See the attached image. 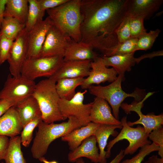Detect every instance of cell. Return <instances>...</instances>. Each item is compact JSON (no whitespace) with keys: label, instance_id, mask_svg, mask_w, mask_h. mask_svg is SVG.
Listing matches in <instances>:
<instances>
[{"label":"cell","instance_id":"cell-1","mask_svg":"<svg viewBox=\"0 0 163 163\" xmlns=\"http://www.w3.org/2000/svg\"><path fill=\"white\" fill-rule=\"evenodd\" d=\"M128 0H81L80 42L103 52L119 42L115 31L127 13Z\"/></svg>","mask_w":163,"mask_h":163},{"label":"cell","instance_id":"cell-2","mask_svg":"<svg viewBox=\"0 0 163 163\" xmlns=\"http://www.w3.org/2000/svg\"><path fill=\"white\" fill-rule=\"evenodd\" d=\"M81 0H69L56 8L46 11L53 24L74 41H81Z\"/></svg>","mask_w":163,"mask_h":163},{"label":"cell","instance_id":"cell-3","mask_svg":"<svg viewBox=\"0 0 163 163\" xmlns=\"http://www.w3.org/2000/svg\"><path fill=\"white\" fill-rule=\"evenodd\" d=\"M68 118L67 121L59 123H47L43 120L39 123L38 131L31 149L34 158L38 159L43 156L47 153L49 145L56 139L83 126L75 117L71 116Z\"/></svg>","mask_w":163,"mask_h":163},{"label":"cell","instance_id":"cell-4","mask_svg":"<svg viewBox=\"0 0 163 163\" xmlns=\"http://www.w3.org/2000/svg\"><path fill=\"white\" fill-rule=\"evenodd\" d=\"M56 83L49 78L40 81L36 84L32 95L39 105L43 121L47 123L66 119L59 108L60 98L56 89Z\"/></svg>","mask_w":163,"mask_h":163},{"label":"cell","instance_id":"cell-5","mask_svg":"<svg viewBox=\"0 0 163 163\" xmlns=\"http://www.w3.org/2000/svg\"><path fill=\"white\" fill-rule=\"evenodd\" d=\"M124 75H119L117 79L111 84L106 86H90V93L96 97L102 98L109 103L113 110V115L117 119H119V109L124 100L127 97H133L138 102L144 98V91L137 89L131 93L125 92L122 89L121 83L125 79Z\"/></svg>","mask_w":163,"mask_h":163},{"label":"cell","instance_id":"cell-6","mask_svg":"<svg viewBox=\"0 0 163 163\" xmlns=\"http://www.w3.org/2000/svg\"><path fill=\"white\" fill-rule=\"evenodd\" d=\"M122 129L117 136L110 141L107 144L106 158L111 155V150L113 145L119 141L126 139L129 142V145L124 150V154L132 155L139 148L151 143L148 139V135L143 127L138 125L136 127H132L127 123V117H122L120 121Z\"/></svg>","mask_w":163,"mask_h":163},{"label":"cell","instance_id":"cell-7","mask_svg":"<svg viewBox=\"0 0 163 163\" xmlns=\"http://www.w3.org/2000/svg\"><path fill=\"white\" fill-rule=\"evenodd\" d=\"M63 62L59 56L27 58L22 67L21 75L33 81L42 77L52 76Z\"/></svg>","mask_w":163,"mask_h":163},{"label":"cell","instance_id":"cell-8","mask_svg":"<svg viewBox=\"0 0 163 163\" xmlns=\"http://www.w3.org/2000/svg\"><path fill=\"white\" fill-rule=\"evenodd\" d=\"M87 92L86 89L83 92L78 91L70 100L60 99L59 107L64 117L66 119L69 116H74L83 126L90 122V114L92 102L87 104L83 103L85 94Z\"/></svg>","mask_w":163,"mask_h":163},{"label":"cell","instance_id":"cell-9","mask_svg":"<svg viewBox=\"0 0 163 163\" xmlns=\"http://www.w3.org/2000/svg\"><path fill=\"white\" fill-rule=\"evenodd\" d=\"M36 83L21 74L8 75L3 87L0 91V99H10L18 101L32 95Z\"/></svg>","mask_w":163,"mask_h":163},{"label":"cell","instance_id":"cell-10","mask_svg":"<svg viewBox=\"0 0 163 163\" xmlns=\"http://www.w3.org/2000/svg\"><path fill=\"white\" fill-rule=\"evenodd\" d=\"M72 40L53 24L47 34L40 57H63Z\"/></svg>","mask_w":163,"mask_h":163},{"label":"cell","instance_id":"cell-11","mask_svg":"<svg viewBox=\"0 0 163 163\" xmlns=\"http://www.w3.org/2000/svg\"><path fill=\"white\" fill-rule=\"evenodd\" d=\"M28 32L25 28L14 40L7 59L10 74L15 77L21 74L23 65L27 59Z\"/></svg>","mask_w":163,"mask_h":163},{"label":"cell","instance_id":"cell-12","mask_svg":"<svg viewBox=\"0 0 163 163\" xmlns=\"http://www.w3.org/2000/svg\"><path fill=\"white\" fill-rule=\"evenodd\" d=\"M154 93L150 92L148 93L143 100L139 102H136L130 104L122 103L120 106L126 113H130L131 111H134L139 117V119L135 121L127 122V124L130 126L138 124H142L146 132L149 134L153 130L162 125L163 124V113L157 115L152 114L145 115L141 111L143 102Z\"/></svg>","mask_w":163,"mask_h":163},{"label":"cell","instance_id":"cell-13","mask_svg":"<svg viewBox=\"0 0 163 163\" xmlns=\"http://www.w3.org/2000/svg\"><path fill=\"white\" fill-rule=\"evenodd\" d=\"M53 25L51 20L48 16L28 32L27 59L40 57L47 34Z\"/></svg>","mask_w":163,"mask_h":163},{"label":"cell","instance_id":"cell-14","mask_svg":"<svg viewBox=\"0 0 163 163\" xmlns=\"http://www.w3.org/2000/svg\"><path fill=\"white\" fill-rule=\"evenodd\" d=\"M117 73L113 68H108L104 64L101 57H98L91 62L89 75L80 85L83 89H86L94 84L98 85L107 82H112L117 78Z\"/></svg>","mask_w":163,"mask_h":163},{"label":"cell","instance_id":"cell-15","mask_svg":"<svg viewBox=\"0 0 163 163\" xmlns=\"http://www.w3.org/2000/svg\"><path fill=\"white\" fill-rule=\"evenodd\" d=\"M91 61H63L55 73L50 77L56 82L62 78H75L88 77L91 70Z\"/></svg>","mask_w":163,"mask_h":163},{"label":"cell","instance_id":"cell-16","mask_svg":"<svg viewBox=\"0 0 163 163\" xmlns=\"http://www.w3.org/2000/svg\"><path fill=\"white\" fill-rule=\"evenodd\" d=\"M90 122L100 124L121 125L120 121L116 119L111 108L104 99L96 97L92 102L91 109Z\"/></svg>","mask_w":163,"mask_h":163},{"label":"cell","instance_id":"cell-17","mask_svg":"<svg viewBox=\"0 0 163 163\" xmlns=\"http://www.w3.org/2000/svg\"><path fill=\"white\" fill-rule=\"evenodd\" d=\"M97 143L94 135L88 137L77 148L69 152L68 155V161L69 162H75L78 159L85 157L92 162L99 163V153Z\"/></svg>","mask_w":163,"mask_h":163},{"label":"cell","instance_id":"cell-18","mask_svg":"<svg viewBox=\"0 0 163 163\" xmlns=\"http://www.w3.org/2000/svg\"><path fill=\"white\" fill-rule=\"evenodd\" d=\"M94 48L90 43L76 42L72 40L70 45L63 57V61H92L97 58L98 55L93 50Z\"/></svg>","mask_w":163,"mask_h":163},{"label":"cell","instance_id":"cell-19","mask_svg":"<svg viewBox=\"0 0 163 163\" xmlns=\"http://www.w3.org/2000/svg\"><path fill=\"white\" fill-rule=\"evenodd\" d=\"M23 129L21 122L14 106L0 117V135L10 137L16 136Z\"/></svg>","mask_w":163,"mask_h":163},{"label":"cell","instance_id":"cell-20","mask_svg":"<svg viewBox=\"0 0 163 163\" xmlns=\"http://www.w3.org/2000/svg\"><path fill=\"white\" fill-rule=\"evenodd\" d=\"M14 107L18 113L23 128L32 120L42 117L38 103L32 95L22 100Z\"/></svg>","mask_w":163,"mask_h":163},{"label":"cell","instance_id":"cell-21","mask_svg":"<svg viewBox=\"0 0 163 163\" xmlns=\"http://www.w3.org/2000/svg\"><path fill=\"white\" fill-rule=\"evenodd\" d=\"M100 124L91 122L85 126L76 129L62 137V141L68 143L69 149L73 151L88 137L94 135Z\"/></svg>","mask_w":163,"mask_h":163},{"label":"cell","instance_id":"cell-22","mask_svg":"<svg viewBox=\"0 0 163 163\" xmlns=\"http://www.w3.org/2000/svg\"><path fill=\"white\" fill-rule=\"evenodd\" d=\"M163 3V0H128L127 13L132 16L143 15L148 19Z\"/></svg>","mask_w":163,"mask_h":163},{"label":"cell","instance_id":"cell-23","mask_svg":"<svg viewBox=\"0 0 163 163\" xmlns=\"http://www.w3.org/2000/svg\"><path fill=\"white\" fill-rule=\"evenodd\" d=\"M135 53L109 57L104 56L101 58L106 67L112 66L118 75H124L125 72L130 71L132 67L137 63V58L134 57Z\"/></svg>","mask_w":163,"mask_h":163},{"label":"cell","instance_id":"cell-24","mask_svg":"<svg viewBox=\"0 0 163 163\" xmlns=\"http://www.w3.org/2000/svg\"><path fill=\"white\" fill-rule=\"evenodd\" d=\"M121 125H113L100 124L95 132L94 136L97 142L98 143L100 150L99 163H107L105 158L106 151L105 148L107 145V140L110 135L115 136L118 133L115 130L117 129H121Z\"/></svg>","mask_w":163,"mask_h":163},{"label":"cell","instance_id":"cell-25","mask_svg":"<svg viewBox=\"0 0 163 163\" xmlns=\"http://www.w3.org/2000/svg\"><path fill=\"white\" fill-rule=\"evenodd\" d=\"M28 10V0H7L4 17H11L25 24Z\"/></svg>","mask_w":163,"mask_h":163},{"label":"cell","instance_id":"cell-26","mask_svg":"<svg viewBox=\"0 0 163 163\" xmlns=\"http://www.w3.org/2000/svg\"><path fill=\"white\" fill-rule=\"evenodd\" d=\"M84 78H62L56 82V88L60 99L70 100L75 94L76 87L81 85Z\"/></svg>","mask_w":163,"mask_h":163},{"label":"cell","instance_id":"cell-27","mask_svg":"<svg viewBox=\"0 0 163 163\" xmlns=\"http://www.w3.org/2000/svg\"><path fill=\"white\" fill-rule=\"evenodd\" d=\"M25 27V24L11 17H4L0 28V36L14 40Z\"/></svg>","mask_w":163,"mask_h":163},{"label":"cell","instance_id":"cell-28","mask_svg":"<svg viewBox=\"0 0 163 163\" xmlns=\"http://www.w3.org/2000/svg\"><path fill=\"white\" fill-rule=\"evenodd\" d=\"M21 137H10L4 160L5 163H27L21 149Z\"/></svg>","mask_w":163,"mask_h":163},{"label":"cell","instance_id":"cell-29","mask_svg":"<svg viewBox=\"0 0 163 163\" xmlns=\"http://www.w3.org/2000/svg\"><path fill=\"white\" fill-rule=\"evenodd\" d=\"M28 10L25 28L28 32L37 23L42 21L45 11L40 8L38 0H28Z\"/></svg>","mask_w":163,"mask_h":163},{"label":"cell","instance_id":"cell-30","mask_svg":"<svg viewBox=\"0 0 163 163\" xmlns=\"http://www.w3.org/2000/svg\"><path fill=\"white\" fill-rule=\"evenodd\" d=\"M137 38H131L123 42H118L115 46L104 52V56L109 57L135 52Z\"/></svg>","mask_w":163,"mask_h":163},{"label":"cell","instance_id":"cell-31","mask_svg":"<svg viewBox=\"0 0 163 163\" xmlns=\"http://www.w3.org/2000/svg\"><path fill=\"white\" fill-rule=\"evenodd\" d=\"M161 32V30L157 28L155 30H150L148 33L146 32L138 37L136 51L150 49Z\"/></svg>","mask_w":163,"mask_h":163},{"label":"cell","instance_id":"cell-32","mask_svg":"<svg viewBox=\"0 0 163 163\" xmlns=\"http://www.w3.org/2000/svg\"><path fill=\"white\" fill-rule=\"evenodd\" d=\"M42 121V117H37L28 122L23 128L20 137L21 143L25 147L29 146L33 138L34 129Z\"/></svg>","mask_w":163,"mask_h":163},{"label":"cell","instance_id":"cell-33","mask_svg":"<svg viewBox=\"0 0 163 163\" xmlns=\"http://www.w3.org/2000/svg\"><path fill=\"white\" fill-rule=\"evenodd\" d=\"M145 18L143 15H131L130 28L131 38H138L146 32L143 23Z\"/></svg>","mask_w":163,"mask_h":163},{"label":"cell","instance_id":"cell-34","mask_svg":"<svg viewBox=\"0 0 163 163\" xmlns=\"http://www.w3.org/2000/svg\"><path fill=\"white\" fill-rule=\"evenodd\" d=\"M159 149V147L152 142L141 148L138 153L132 158L126 159L120 163H141L147 155L152 152L158 151Z\"/></svg>","mask_w":163,"mask_h":163},{"label":"cell","instance_id":"cell-35","mask_svg":"<svg viewBox=\"0 0 163 163\" xmlns=\"http://www.w3.org/2000/svg\"><path fill=\"white\" fill-rule=\"evenodd\" d=\"M130 17L131 15L127 13L115 31L119 42H124L131 38L130 28Z\"/></svg>","mask_w":163,"mask_h":163},{"label":"cell","instance_id":"cell-36","mask_svg":"<svg viewBox=\"0 0 163 163\" xmlns=\"http://www.w3.org/2000/svg\"><path fill=\"white\" fill-rule=\"evenodd\" d=\"M148 138L159 147L158 154L163 158V128L162 125L153 130L148 135Z\"/></svg>","mask_w":163,"mask_h":163},{"label":"cell","instance_id":"cell-37","mask_svg":"<svg viewBox=\"0 0 163 163\" xmlns=\"http://www.w3.org/2000/svg\"><path fill=\"white\" fill-rule=\"evenodd\" d=\"M14 41L0 36V61L1 64L7 60Z\"/></svg>","mask_w":163,"mask_h":163},{"label":"cell","instance_id":"cell-38","mask_svg":"<svg viewBox=\"0 0 163 163\" xmlns=\"http://www.w3.org/2000/svg\"><path fill=\"white\" fill-rule=\"evenodd\" d=\"M41 9L45 11L56 8L69 0H38Z\"/></svg>","mask_w":163,"mask_h":163},{"label":"cell","instance_id":"cell-39","mask_svg":"<svg viewBox=\"0 0 163 163\" xmlns=\"http://www.w3.org/2000/svg\"><path fill=\"white\" fill-rule=\"evenodd\" d=\"M19 101L10 99H0V117Z\"/></svg>","mask_w":163,"mask_h":163},{"label":"cell","instance_id":"cell-40","mask_svg":"<svg viewBox=\"0 0 163 163\" xmlns=\"http://www.w3.org/2000/svg\"><path fill=\"white\" fill-rule=\"evenodd\" d=\"M9 142L8 136L0 135V161L5 159Z\"/></svg>","mask_w":163,"mask_h":163},{"label":"cell","instance_id":"cell-41","mask_svg":"<svg viewBox=\"0 0 163 163\" xmlns=\"http://www.w3.org/2000/svg\"><path fill=\"white\" fill-rule=\"evenodd\" d=\"M125 156L124 150L121 149L115 157L108 163H120ZM75 162V163H85L82 158L78 159Z\"/></svg>","mask_w":163,"mask_h":163},{"label":"cell","instance_id":"cell-42","mask_svg":"<svg viewBox=\"0 0 163 163\" xmlns=\"http://www.w3.org/2000/svg\"><path fill=\"white\" fill-rule=\"evenodd\" d=\"M163 55V50L153 52L141 55L139 57L137 58V63L138 64L142 59L146 58H152L156 56H161Z\"/></svg>","mask_w":163,"mask_h":163},{"label":"cell","instance_id":"cell-43","mask_svg":"<svg viewBox=\"0 0 163 163\" xmlns=\"http://www.w3.org/2000/svg\"><path fill=\"white\" fill-rule=\"evenodd\" d=\"M7 0H0V28L4 18L5 7Z\"/></svg>","mask_w":163,"mask_h":163},{"label":"cell","instance_id":"cell-44","mask_svg":"<svg viewBox=\"0 0 163 163\" xmlns=\"http://www.w3.org/2000/svg\"><path fill=\"white\" fill-rule=\"evenodd\" d=\"M158 157L157 155H152L150 157L148 160L144 163H155L156 159Z\"/></svg>","mask_w":163,"mask_h":163},{"label":"cell","instance_id":"cell-45","mask_svg":"<svg viewBox=\"0 0 163 163\" xmlns=\"http://www.w3.org/2000/svg\"><path fill=\"white\" fill-rule=\"evenodd\" d=\"M38 160L43 163H58L55 161H49L44 156L40 158Z\"/></svg>","mask_w":163,"mask_h":163},{"label":"cell","instance_id":"cell-46","mask_svg":"<svg viewBox=\"0 0 163 163\" xmlns=\"http://www.w3.org/2000/svg\"><path fill=\"white\" fill-rule=\"evenodd\" d=\"M155 163H163V158H157Z\"/></svg>","mask_w":163,"mask_h":163},{"label":"cell","instance_id":"cell-47","mask_svg":"<svg viewBox=\"0 0 163 163\" xmlns=\"http://www.w3.org/2000/svg\"><path fill=\"white\" fill-rule=\"evenodd\" d=\"M1 65H2V64H1V62H0V66Z\"/></svg>","mask_w":163,"mask_h":163},{"label":"cell","instance_id":"cell-48","mask_svg":"<svg viewBox=\"0 0 163 163\" xmlns=\"http://www.w3.org/2000/svg\"><path fill=\"white\" fill-rule=\"evenodd\" d=\"M3 163V162H2V163Z\"/></svg>","mask_w":163,"mask_h":163}]
</instances>
